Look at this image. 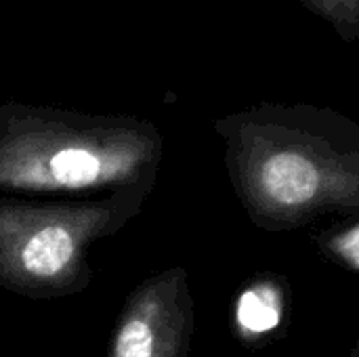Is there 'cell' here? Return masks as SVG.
Wrapping results in <instances>:
<instances>
[{
  "label": "cell",
  "instance_id": "obj_1",
  "mask_svg": "<svg viewBox=\"0 0 359 357\" xmlns=\"http://www.w3.org/2000/svg\"><path fill=\"white\" fill-rule=\"evenodd\" d=\"M248 219L290 231L328 215L359 217V122L311 103H259L215 122Z\"/></svg>",
  "mask_w": 359,
  "mask_h": 357
},
{
  "label": "cell",
  "instance_id": "obj_2",
  "mask_svg": "<svg viewBox=\"0 0 359 357\" xmlns=\"http://www.w3.org/2000/svg\"><path fill=\"white\" fill-rule=\"evenodd\" d=\"M162 137L135 118L0 107V191L90 194L156 187Z\"/></svg>",
  "mask_w": 359,
  "mask_h": 357
},
{
  "label": "cell",
  "instance_id": "obj_3",
  "mask_svg": "<svg viewBox=\"0 0 359 357\" xmlns=\"http://www.w3.org/2000/svg\"><path fill=\"white\" fill-rule=\"evenodd\" d=\"M151 187H124L90 200L0 198V288L36 301L80 295L93 280L88 250L143 208Z\"/></svg>",
  "mask_w": 359,
  "mask_h": 357
},
{
  "label": "cell",
  "instance_id": "obj_4",
  "mask_svg": "<svg viewBox=\"0 0 359 357\" xmlns=\"http://www.w3.org/2000/svg\"><path fill=\"white\" fill-rule=\"evenodd\" d=\"M194 326L187 269L158 271L128 292L109 337L107 357H187Z\"/></svg>",
  "mask_w": 359,
  "mask_h": 357
},
{
  "label": "cell",
  "instance_id": "obj_5",
  "mask_svg": "<svg viewBox=\"0 0 359 357\" xmlns=\"http://www.w3.org/2000/svg\"><path fill=\"white\" fill-rule=\"evenodd\" d=\"M284 290L276 280H257L246 286L233 311V324L240 341L252 343L271 335L284 320Z\"/></svg>",
  "mask_w": 359,
  "mask_h": 357
},
{
  "label": "cell",
  "instance_id": "obj_6",
  "mask_svg": "<svg viewBox=\"0 0 359 357\" xmlns=\"http://www.w3.org/2000/svg\"><path fill=\"white\" fill-rule=\"evenodd\" d=\"M305 11L326 21L337 36L353 44L359 42V0H297Z\"/></svg>",
  "mask_w": 359,
  "mask_h": 357
},
{
  "label": "cell",
  "instance_id": "obj_7",
  "mask_svg": "<svg viewBox=\"0 0 359 357\" xmlns=\"http://www.w3.org/2000/svg\"><path fill=\"white\" fill-rule=\"evenodd\" d=\"M313 242L328 261L359 274V217L353 223L320 231Z\"/></svg>",
  "mask_w": 359,
  "mask_h": 357
},
{
  "label": "cell",
  "instance_id": "obj_8",
  "mask_svg": "<svg viewBox=\"0 0 359 357\" xmlns=\"http://www.w3.org/2000/svg\"><path fill=\"white\" fill-rule=\"evenodd\" d=\"M351 357H359V339H358V345H355V349H353V353Z\"/></svg>",
  "mask_w": 359,
  "mask_h": 357
}]
</instances>
